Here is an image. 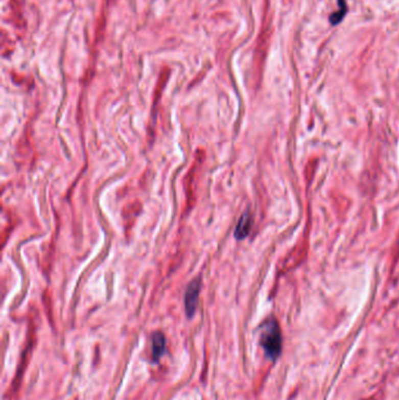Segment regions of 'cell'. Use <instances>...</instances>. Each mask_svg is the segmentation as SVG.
<instances>
[{
	"label": "cell",
	"instance_id": "5b68a950",
	"mask_svg": "<svg viewBox=\"0 0 399 400\" xmlns=\"http://www.w3.org/2000/svg\"><path fill=\"white\" fill-rule=\"evenodd\" d=\"M337 2H338V7H340V10H338V12H334L333 14H330L329 20H330V23H332V25H338V23L343 20L346 11H348V9H346L345 0H337Z\"/></svg>",
	"mask_w": 399,
	"mask_h": 400
},
{
	"label": "cell",
	"instance_id": "277c9868",
	"mask_svg": "<svg viewBox=\"0 0 399 400\" xmlns=\"http://www.w3.org/2000/svg\"><path fill=\"white\" fill-rule=\"evenodd\" d=\"M152 358L154 361H159L165 351V337L162 333H155L152 335Z\"/></svg>",
	"mask_w": 399,
	"mask_h": 400
},
{
	"label": "cell",
	"instance_id": "6da1fadb",
	"mask_svg": "<svg viewBox=\"0 0 399 400\" xmlns=\"http://www.w3.org/2000/svg\"><path fill=\"white\" fill-rule=\"evenodd\" d=\"M260 343L265 350V354L269 358L275 359L279 356L282 345V337L280 326L274 318H271V320L264 323L263 330H261Z\"/></svg>",
	"mask_w": 399,
	"mask_h": 400
},
{
	"label": "cell",
	"instance_id": "3957f363",
	"mask_svg": "<svg viewBox=\"0 0 399 400\" xmlns=\"http://www.w3.org/2000/svg\"><path fill=\"white\" fill-rule=\"evenodd\" d=\"M251 226H252L251 214H249V212H245L239 219V222H238L237 228L234 231V237L238 240L245 239V238L248 236L249 231H251Z\"/></svg>",
	"mask_w": 399,
	"mask_h": 400
},
{
	"label": "cell",
	"instance_id": "7a4b0ae2",
	"mask_svg": "<svg viewBox=\"0 0 399 400\" xmlns=\"http://www.w3.org/2000/svg\"><path fill=\"white\" fill-rule=\"evenodd\" d=\"M200 293V280L196 278L190 285L187 286L186 292H185V311H186L187 317H192L196 313L197 304H198V298Z\"/></svg>",
	"mask_w": 399,
	"mask_h": 400
}]
</instances>
